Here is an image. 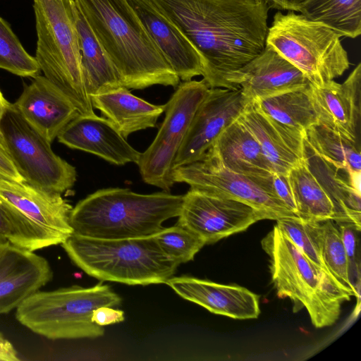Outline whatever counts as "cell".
Masks as SVG:
<instances>
[{
    "label": "cell",
    "mask_w": 361,
    "mask_h": 361,
    "mask_svg": "<svg viewBox=\"0 0 361 361\" xmlns=\"http://www.w3.org/2000/svg\"><path fill=\"white\" fill-rule=\"evenodd\" d=\"M172 178L190 188L244 202L264 212L271 220L296 216L276 195L272 176L257 178L233 172L211 148L198 161L174 168Z\"/></svg>",
    "instance_id": "11"
},
{
    "label": "cell",
    "mask_w": 361,
    "mask_h": 361,
    "mask_svg": "<svg viewBox=\"0 0 361 361\" xmlns=\"http://www.w3.org/2000/svg\"><path fill=\"white\" fill-rule=\"evenodd\" d=\"M177 224L212 244L247 230L269 215L240 201L190 188L183 195Z\"/></svg>",
    "instance_id": "13"
},
{
    "label": "cell",
    "mask_w": 361,
    "mask_h": 361,
    "mask_svg": "<svg viewBox=\"0 0 361 361\" xmlns=\"http://www.w3.org/2000/svg\"><path fill=\"white\" fill-rule=\"evenodd\" d=\"M153 236L163 253L178 265L192 260L206 245L197 235L177 224Z\"/></svg>",
    "instance_id": "32"
},
{
    "label": "cell",
    "mask_w": 361,
    "mask_h": 361,
    "mask_svg": "<svg viewBox=\"0 0 361 361\" xmlns=\"http://www.w3.org/2000/svg\"><path fill=\"white\" fill-rule=\"evenodd\" d=\"M7 240L18 246V237L11 208L0 196V243Z\"/></svg>",
    "instance_id": "35"
},
{
    "label": "cell",
    "mask_w": 361,
    "mask_h": 361,
    "mask_svg": "<svg viewBox=\"0 0 361 361\" xmlns=\"http://www.w3.org/2000/svg\"><path fill=\"white\" fill-rule=\"evenodd\" d=\"M266 43L297 67L316 87L341 76L349 68L341 37L322 23L302 13L276 12Z\"/></svg>",
    "instance_id": "8"
},
{
    "label": "cell",
    "mask_w": 361,
    "mask_h": 361,
    "mask_svg": "<svg viewBox=\"0 0 361 361\" xmlns=\"http://www.w3.org/2000/svg\"><path fill=\"white\" fill-rule=\"evenodd\" d=\"M0 180L24 182L17 171L0 133Z\"/></svg>",
    "instance_id": "36"
},
{
    "label": "cell",
    "mask_w": 361,
    "mask_h": 361,
    "mask_svg": "<svg viewBox=\"0 0 361 361\" xmlns=\"http://www.w3.org/2000/svg\"><path fill=\"white\" fill-rule=\"evenodd\" d=\"M299 13L341 37L355 38L361 34V0H308Z\"/></svg>",
    "instance_id": "29"
},
{
    "label": "cell",
    "mask_w": 361,
    "mask_h": 361,
    "mask_svg": "<svg viewBox=\"0 0 361 361\" xmlns=\"http://www.w3.org/2000/svg\"><path fill=\"white\" fill-rule=\"evenodd\" d=\"M271 8L299 12L308 0H264Z\"/></svg>",
    "instance_id": "39"
},
{
    "label": "cell",
    "mask_w": 361,
    "mask_h": 361,
    "mask_svg": "<svg viewBox=\"0 0 361 361\" xmlns=\"http://www.w3.org/2000/svg\"><path fill=\"white\" fill-rule=\"evenodd\" d=\"M0 196L13 212L19 247L36 251L62 244L73 234V207L61 194L25 182L0 180Z\"/></svg>",
    "instance_id": "9"
},
{
    "label": "cell",
    "mask_w": 361,
    "mask_h": 361,
    "mask_svg": "<svg viewBox=\"0 0 361 361\" xmlns=\"http://www.w3.org/2000/svg\"><path fill=\"white\" fill-rule=\"evenodd\" d=\"M57 138L71 149L92 154L118 166L137 164L141 155L109 120L95 114H78L61 130Z\"/></svg>",
    "instance_id": "17"
},
{
    "label": "cell",
    "mask_w": 361,
    "mask_h": 361,
    "mask_svg": "<svg viewBox=\"0 0 361 361\" xmlns=\"http://www.w3.org/2000/svg\"><path fill=\"white\" fill-rule=\"evenodd\" d=\"M337 224L349 260V273L360 271V264L356 259V251L357 245V233L360 231V228L350 223Z\"/></svg>",
    "instance_id": "34"
},
{
    "label": "cell",
    "mask_w": 361,
    "mask_h": 361,
    "mask_svg": "<svg viewBox=\"0 0 361 361\" xmlns=\"http://www.w3.org/2000/svg\"><path fill=\"white\" fill-rule=\"evenodd\" d=\"M0 133L24 182L43 190L63 193L76 181L75 168L56 155L49 142L8 102Z\"/></svg>",
    "instance_id": "10"
},
{
    "label": "cell",
    "mask_w": 361,
    "mask_h": 361,
    "mask_svg": "<svg viewBox=\"0 0 361 361\" xmlns=\"http://www.w3.org/2000/svg\"><path fill=\"white\" fill-rule=\"evenodd\" d=\"M310 92L318 123L345 138L361 143V63L343 83L335 80L316 87Z\"/></svg>",
    "instance_id": "16"
},
{
    "label": "cell",
    "mask_w": 361,
    "mask_h": 361,
    "mask_svg": "<svg viewBox=\"0 0 361 361\" xmlns=\"http://www.w3.org/2000/svg\"><path fill=\"white\" fill-rule=\"evenodd\" d=\"M121 298L109 286H72L51 291H37L17 308L18 321L49 339L96 338L104 329L92 321L93 311L117 307Z\"/></svg>",
    "instance_id": "7"
},
{
    "label": "cell",
    "mask_w": 361,
    "mask_h": 361,
    "mask_svg": "<svg viewBox=\"0 0 361 361\" xmlns=\"http://www.w3.org/2000/svg\"><path fill=\"white\" fill-rule=\"evenodd\" d=\"M0 68L21 77L35 78L41 72L35 58L25 51L8 23L1 17Z\"/></svg>",
    "instance_id": "31"
},
{
    "label": "cell",
    "mask_w": 361,
    "mask_h": 361,
    "mask_svg": "<svg viewBox=\"0 0 361 361\" xmlns=\"http://www.w3.org/2000/svg\"><path fill=\"white\" fill-rule=\"evenodd\" d=\"M238 120L254 135L273 172L288 175L305 159V135L292 130L250 102Z\"/></svg>",
    "instance_id": "22"
},
{
    "label": "cell",
    "mask_w": 361,
    "mask_h": 361,
    "mask_svg": "<svg viewBox=\"0 0 361 361\" xmlns=\"http://www.w3.org/2000/svg\"><path fill=\"white\" fill-rule=\"evenodd\" d=\"M8 104V102L4 98L0 90V121Z\"/></svg>",
    "instance_id": "41"
},
{
    "label": "cell",
    "mask_w": 361,
    "mask_h": 361,
    "mask_svg": "<svg viewBox=\"0 0 361 361\" xmlns=\"http://www.w3.org/2000/svg\"><path fill=\"white\" fill-rule=\"evenodd\" d=\"M250 102L240 88H209L177 152L173 169L200 159Z\"/></svg>",
    "instance_id": "14"
},
{
    "label": "cell",
    "mask_w": 361,
    "mask_h": 361,
    "mask_svg": "<svg viewBox=\"0 0 361 361\" xmlns=\"http://www.w3.org/2000/svg\"><path fill=\"white\" fill-rule=\"evenodd\" d=\"M40 71L75 106L94 114L82 73L74 0H33Z\"/></svg>",
    "instance_id": "6"
},
{
    "label": "cell",
    "mask_w": 361,
    "mask_h": 361,
    "mask_svg": "<svg viewBox=\"0 0 361 361\" xmlns=\"http://www.w3.org/2000/svg\"><path fill=\"white\" fill-rule=\"evenodd\" d=\"M253 102L274 121L305 135L307 128L318 123L310 85Z\"/></svg>",
    "instance_id": "27"
},
{
    "label": "cell",
    "mask_w": 361,
    "mask_h": 361,
    "mask_svg": "<svg viewBox=\"0 0 361 361\" xmlns=\"http://www.w3.org/2000/svg\"><path fill=\"white\" fill-rule=\"evenodd\" d=\"M77 27L83 77L89 97L121 87L115 67L78 9Z\"/></svg>",
    "instance_id": "26"
},
{
    "label": "cell",
    "mask_w": 361,
    "mask_h": 361,
    "mask_svg": "<svg viewBox=\"0 0 361 361\" xmlns=\"http://www.w3.org/2000/svg\"><path fill=\"white\" fill-rule=\"evenodd\" d=\"M211 149L233 172L257 178L274 173L259 142L238 119L222 131Z\"/></svg>",
    "instance_id": "24"
},
{
    "label": "cell",
    "mask_w": 361,
    "mask_h": 361,
    "mask_svg": "<svg viewBox=\"0 0 361 361\" xmlns=\"http://www.w3.org/2000/svg\"><path fill=\"white\" fill-rule=\"evenodd\" d=\"M127 89L177 87L167 63L127 0H74Z\"/></svg>",
    "instance_id": "2"
},
{
    "label": "cell",
    "mask_w": 361,
    "mask_h": 361,
    "mask_svg": "<svg viewBox=\"0 0 361 361\" xmlns=\"http://www.w3.org/2000/svg\"><path fill=\"white\" fill-rule=\"evenodd\" d=\"M166 283L183 299L214 314L236 319H255L260 314L259 296L242 286L188 276L171 277Z\"/></svg>",
    "instance_id": "20"
},
{
    "label": "cell",
    "mask_w": 361,
    "mask_h": 361,
    "mask_svg": "<svg viewBox=\"0 0 361 361\" xmlns=\"http://www.w3.org/2000/svg\"><path fill=\"white\" fill-rule=\"evenodd\" d=\"M161 54L183 81L202 75L200 56L187 37L151 0H127Z\"/></svg>",
    "instance_id": "19"
},
{
    "label": "cell",
    "mask_w": 361,
    "mask_h": 361,
    "mask_svg": "<svg viewBox=\"0 0 361 361\" xmlns=\"http://www.w3.org/2000/svg\"><path fill=\"white\" fill-rule=\"evenodd\" d=\"M209 88L203 79L183 81L178 85L165 104V117L155 138L141 153L137 164L145 183L170 191L174 184L175 157Z\"/></svg>",
    "instance_id": "12"
},
{
    "label": "cell",
    "mask_w": 361,
    "mask_h": 361,
    "mask_svg": "<svg viewBox=\"0 0 361 361\" xmlns=\"http://www.w3.org/2000/svg\"><path fill=\"white\" fill-rule=\"evenodd\" d=\"M52 277L44 257L8 240L0 243V314L16 309Z\"/></svg>",
    "instance_id": "15"
},
{
    "label": "cell",
    "mask_w": 361,
    "mask_h": 361,
    "mask_svg": "<svg viewBox=\"0 0 361 361\" xmlns=\"http://www.w3.org/2000/svg\"><path fill=\"white\" fill-rule=\"evenodd\" d=\"M288 178L298 218L317 222L331 220L336 224H355L312 172L306 159L289 171Z\"/></svg>",
    "instance_id": "25"
},
{
    "label": "cell",
    "mask_w": 361,
    "mask_h": 361,
    "mask_svg": "<svg viewBox=\"0 0 361 361\" xmlns=\"http://www.w3.org/2000/svg\"><path fill=\"white\" fill-rule=\"evenodd\" d=\"M124 319L125 316L123 310L107 306L95 309L92 314V321L101 326L122 322Z\"/></svg>",
    "instance_id": "38"
},
{
    "label": "cell",
    "mask_w": 361,
    "mask_h": 361,
    "mask_svg": "<svg viewBox=\"0 0 361 361\" xmlns=\"http://www.w3.org/2000/svg\"><path fill=\"white\" fill-rule=\"evenodd\" d=\"M200 56L210 88L235 89V74L262 52L268 32L264 0H151Z\"/></svg>",
    "instance_id": "1"
},
{
    "label": "cell",
    "mask_w": 361,
    "mask_h": 361,
    "mask_svg": "<svg viewBox=\"0 0 361 361\" xmlns=\"http://www.w3.org/2000/svg\"><path fill=\"white\" fill-rule=\"evenodd\" d=\"M61 245L75 265L102 281L166 283L178 266L163 253L153 235L111 240L73 233Z\"/></svg>",
    "instance_id": "5"
},
{
    "label": "cell",
    "mask_w": 361,
    "mask_h": 361,
    "mask_svg": "<svg viewBox=\"0 0 361 361\" xmlns=\"http://www.w3.org/2000/svg\"><path fill=\"white\" fill-rule=\"evenodd\" d=\"M316 224L290 216L276 220V226L310 260L328 273L321 257Z\"/></svg>",
    "instance_id": "33"
},
{
    "label": "cell",
    "mask_w": 361,
    "mask_h": 361,
    "mask_svg": "<svg viewBox=\"0 0 361 361\" xmlns=\"http://www.w3.org/2000/svg\"><path fill=\"white\" fill-rule=\"evenodd\" d=\"M275 192L285 205L296 215V207L294 202L288 175L274 173L272 176Z\"/></svg>",
    "instance_id": "37"
},
{
    "label": "cell",
    "mask_w": 361,
    "mask_h": 361,
    "mask_svg": "<svg viewBox=\"0 0 361 361\" xmlns=\"http://www.w3.org/2000/svg\"><path fill=\"white\" fill-rule=\"evenodd\" d=\"M13 104L25 120L49 142L79 114L75 106L45 76L37 75Z\"/></svg>",
    "instance_id": "21"
},
{
    "label": "cell",
    "mask_w": 361,
    "mask_h": 361,
    "mask_svg": "<svg viewBox=\"0 0 361 361\" xmlns=\"http://www.w3.org/2000/svg\"><path fill=\"white\" fill-rule=\"evenodd\" d=\"M232 84L253 101L311 83L297 67L266 43L262 52L235 74Z\"/></svg>",
    "instance_id": "18"
},
{
    "label": "cell",
    "mask_w": 361,
    "mask_h": 361,
    "mask_svg": "<svg viewBox=\"0 0 361 361\" xmlns=\"http://www.w3.org/2000/svg\"><path fill=\"white\" fill-rule=\"evenodd\" d=\"M317 238L322 260L330 276L350 296L360 300L349 279V260L338 224L328 220L316 224Z\"/></svg>",
    "instance_id": "30"
},
{
    "label": "cell",
    "mask_w": 361,
    "mask_h": 361,
    "mask_svg": "<svg viewBox=\"0 0 361 361\" xmlns=\"http://www.w3.org/2000/svg\"><path fill=\"white\" fill-rule=\"evenodd\" d=\"M305 142L318 157L334 166L361 173V146L317 123L305 131Z\"/></svg>",
    "instance_id": "28"
},
{
    "label": "cell",
    "mask_w": 361,
    "mask_h": 361,
    "mask_svg": "<svg viewBox=\"0 0 361 361\" xmlns=\"http://www.w3.org/2000/svg\"><path fill=\"white\" fill-rule=\"evenodd\" d=\"M269 257L271 281L280 298H288L293 310L305 308L316 328L330 326L341 305L350 300L325 271L310 260L275 225L261 241Z\"/></svg>",
    "instance_id": "4"
},
{
    "label": "cell",
    "mask_w": 361,
    "mask_h": 361,
    "mask_svg": "<svg viewBox=\"0 0 361 361\" xmlns=\"http://www.w3.org/2000/svg\"><path fill=\"white\" fill-rule=\"evenodd\" d=\"M17 352L11 343L0 333V361H18Z\"/></svg>",
    "instance_id": "40"
},
{
    "label": "cell",
    "mask_w": 361,
    "mask_h": 361,
    "mask_svg": "<svg viewBox=\"0 0 361 361\" xmlns=\"http://www.w3.org/2000/svg\"><path fill=\"white\" fill-rule=\"evenodd\" d=\"M90 99L92 106L99 110L124 138L135 132L154 128L165 111V104H151L122 86L90 95Z\"/></svg>",
    "instance_id": "23"
},
{
    "label": "cell",
    "mask_w": 361,
    "mask_h": 361,
    "mask_svg": "<svg viewBox=\"0 0 361 361\" xmlns=\"http://www.w3.org/2000/svg\"><path fill=\"white\" fill-rule=\"evenodd\" d=\"M183 195L163 191L140 194L128 188L100 189L73 207L69 221L73 233L99 239L154 235L163 223L178 216Z\"/></svg>",
    "instance_id": "3"
}]
</instances>
